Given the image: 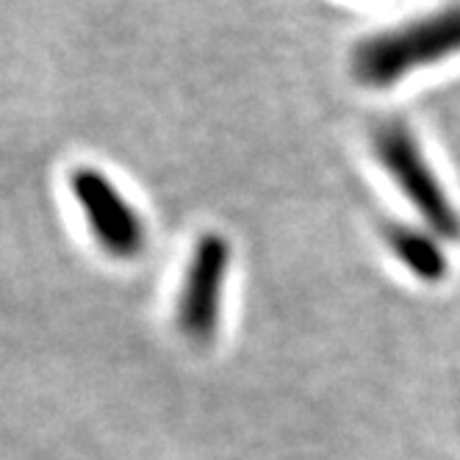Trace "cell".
Masks as SVG:
<instances>
[{
	"label": "cell",
	"mask_w": 460,
	"mask_h": 460,
	"mask_svg": "<svg viewBox=\"0 0 460 460\" xmlns=\"http://www.w3.org/2000/svg\"><path fill=\"white\" fill-rule=\"evenodd\" d=\"M460 56V4L405 20L352 45L349 73L364 89H391Z\"/></svg>",
	"instance_id": "obj_1"
},
{
	"label": "cell",
	"mask_w": 460,
	"mask_h": 460,
	"mask_svg": "<svg viewBox=\"0 0 460 460\" xmlns=\"http://www.w3.org/2000/svg\"><path fill=\"white\" fill-rule=\"evenodd\" d=\"M372 150L385 175L402 191L416 214L430 225V230H436L438 236L457 239L460 217L413 130L402 119H388L375 130Z\"/></svg>",
	"instance_id": "obj_2"
},
{
	"label": "cell",
	"mask_w": 460,
	"mask_h": 460,
	"mask_svg": "<svg viewBox=\"0 0 460 460\" xmlns=\"http://www.w3.org/2000/svg\"><path fill=\"white\" fill-rule=\"evenodd\" d=\"M70 191L78 203L89 234L117 261H134L147 244L145 219L119 186L94 167H75L70 172Z\"/></svg>",
	"instance_id": "obj_3"
},
{
	"label": "cell",
	"mask_w": 460,
	"mask_h": 460,
	"mask_svg": "<svg viewBox=\"0 0 460 460\" xmlns=\"http://www.w3.org/2000/svg\"><path fill=\"white\" fill-rule=\"evenodd\" d=\"M227 272L230 244L217 234L197 239L178 297V327L189 341L208 344L217 336Z\"/></svg>",
	"instance_id": "obj_4"
},
{
	"label": "cell",
	"mask_w": 460,
	"mask_h": 460,
	"mask_svg": "<svg viewBox=\"0 0 460 460\" xmlns=\"http://www.w3.org/2000/svg\"><path fill=\"white\" fill-rule=\"evenodd\" d=\"M385 236H388L391 252L397 255L419 280L438 283L447 278V255L427 234L405 227V225H391Z\"/></svg>",
	"instance_id": "obj_5"
}]
</instances>
